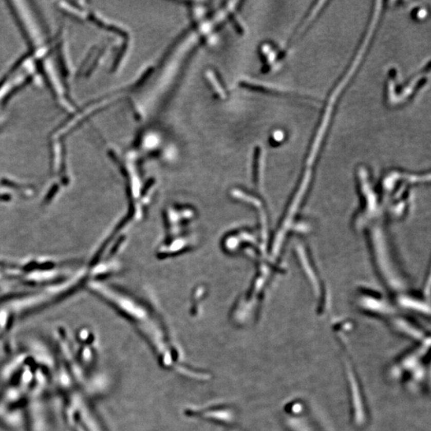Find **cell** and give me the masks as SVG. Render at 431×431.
Instances as JSON below:
<instances>
[{"mask_svg": "<svg viewBox=\"0 0 431 431\" xmlns=\"http://www.w3.org/2000/svg\"><path fill=\"white\" fill-rule=\"evenodd\" d=\"M292 405L295 408V412L294 411L291 404L288 405L287 410H285L286 415H288L287 423L290 429H292V431H317V429L314 428L313 425L311 424V421L309 422L308 418L305 416L304 411L303 416L301 414V410H296L294 403H292Z\"/></svg>", "mask_w": 431, "mask_h": 431, "instance_id": "1", "label": "cell"}]
</instances>
